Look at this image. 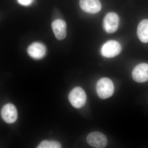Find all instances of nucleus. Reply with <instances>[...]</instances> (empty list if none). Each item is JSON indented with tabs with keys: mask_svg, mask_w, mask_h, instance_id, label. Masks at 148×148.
Listing matches in <instances>:
<instances>
[{
	"mask_svg": "<svg viewBox=\"0 0 148 148\" xmlns=\"http://www.w3.org/2000/svg\"><path fill=\"white\" fill-rule=\"evenodd\" d=\"M114 87L112 82L108 78L101 79L96 85V90L98 95L102 99L110 98L112 95Z\"/></svg>",
	"mask_w": 148,
	"mask_h": 148,
	"instance_id": "f257e3e1",
	"label": "nucleus"
},
{
	"mask_svg": "<svg viewBox=\"0 0 148 148\" xmlns=\"http://www.w3.org/2000/svg\"><path fill=\"white\" fill-rule=\"evenodd\" d=\"M69 101L72 106L76 108H80L86 103V95L81 88H75L69 93Z\"/></svg>",
	"mask_w": 148,
	"mask_h": 148,
	"instance_id": "f03ea898",
	"label": "nucleus"
},
{
	"mask_svg": "<svg viewBox=\"0 0 148 148\" xmlns=\"http://www.w3.org/2000/svg\"><path fill=\"white\" fill-rule=\"evenodd\" d=\"M120 44L115 40H109L101 48V54L106 58H111L118 55L121 51Z\"/></svg>",
	"mask_w": 148,
	"mask_h": 148,
	"instance_id": "7ed1b4c3",
	"label": "nucleus"
},
{
	"mask_svg": "<svg viewBox=\"0 0 148 148\" xmlns=\"http://www.w3.org/2000/svg\"><path fill=\"white\" fill-rule=\"evenodd\" d=\"M119 18L114 12H109L106 14L103 20V27L109 34H113L117 31L119 26Z\"/></svg>",
	"mask_w": 148,
	"mask_h": 148,
	"instance_id": "20e7f679",
	"label": "nucleus"
},
{
	"mask_svg": "<svg viewBox=\"0 0 148 148\" xmlns=\"http://www.w3.org/2000/svg\"><path fill=\"white\" fill-rule=\"evenodd\" d=\"M86 141L91 147L94 148H105L108 144V139L106 136L99 132H93L88 134Z\"/></svg>",
	"mask_w": 148,
	"mask_h": 148,
	"instance_id": "39448f33",
	"label": "nucleus"
},
{
	"mask_svg": "<svg viewBox=\"0 0 148 148\" xmlns=\"http://www.w3.org/2000/svg\"><path fill=\"white\" fill-rule=\"evenodd\" d=\"M1 116L3 120L7 123H13L16 121L18 116L16 107L11 103L6 104L1 109Z\"/></svg>",
	"mask_w": 148,
	"mask_h": 148,
	"instance_id": "423d86ee",
	"label": "nucleus"
},
{
	"mask_svg": "<svg viewBox=\"0 0 148 148\" xmlns=\"http://www.w3.org/2000/svg\"><path fill=\"white\" fill-rule=\"evenodd\" d=\"M133 79L136 82L143 83L148 80V64L142 63L138 65L132 72Z\"/></svg>",
	"mask_w": 148,
	"mask_h": 148,
	"instance_id": "0eeeda50",
	"label": "nucleus"
},
{
	"mask_svg": "<svg viewBox=\"0 0 148 148\" xmlns=\"http://www.w3.org/2000/svg\"><path fill=\"white\" fill-rule=\"evenodd\" d=\"M79 5L84 11L90 14L98 13L102 9L100 0H80Z\"/></svg>",
	"mask_w": 148,
	"mask_h": 148,
	"instance_id": "6e6552de",
	"label": "nucleus"
},
{
	"mask_svg": "<svg viewBox=\"0 0 148 148\" xmlns=\"http://www.w3.org/2000/svg\"><path fill=\"white\" fill-rule=\"evenodd\" d=\"M28 54L35 59H40L45 56L46 48L45 46L40 42H34L29 46L28 48Z\"/></svg>",
	"mask_w": 148,
	"mask_h": 148,
	"instance_id": "1a4fd4ad",
	"label": "nucleus"
},
{
	"mask_svg": "<svg viewBox=\"0 0 148 148\" xmlns=\"http://www.w3.org/2000/svg\"><path fill=\"white\" fill-rule=\"evenodd\" d=\"M52 29L57 40H61L66 38L67 25L64 20L57 19L53 21L52 24Z\"/></svg>",
	"mask_w": 148,
	"mask_h": 148,
	"instance_id": "9d476101",
	"label": "nucleus"
},
{
	"mask_svg": "<svg viewBox=\"0 0 148 148\" xmlns=\"http://www.w3.org/2000/svg\"><path fill=\"white\" fill-rule=\"evenodd\" d=\"M137 35L142 42H148V19L142 20L137 29Z\"/></svg>",
	"mask_w": 148,
	"mask_h": 148,
	"instance_id": "9b49d317",
	"label": "nucleus"
},
{
	"mask_svg": "<svg viewBox=\"0 0 148 148\" xmlns=\"http://www.w3.org/2000/svg\"><path fill=\"white\" fill-rule=\"evenodd\" d=\"M60 143L56 141H43L37 147L38 148H60Z\"/></svg>",
	"mask_w": 148,
	"mask_h": 148,
	"instance_id": "f8f14e48",
	"label": "nucleus"
},
{
	"mask_svg": "<svg viewBox=\"0 0 148 148\" xmlns=\"http://www.w3.org/2000/svg\"><path fill=\"white\" fill-rule=\"evenodd\" d=\"M18 3L21 5H29L33 2L34 0H18Z\"/></svg>",
	"mask_w": 148,
	"mask_h": 148,
	"instance_id": "ddd939ff",
	"label": "nucleus"
}]
</instances>
